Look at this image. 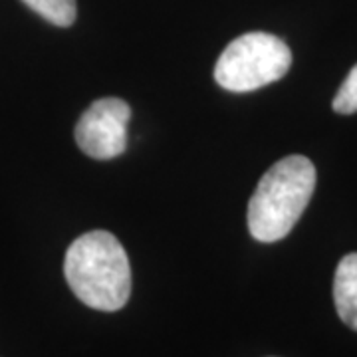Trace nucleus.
Returning <instances> with one entry per match:
<instances>
[{"label":"nucleus","mask_w":357,"mask_h":357,"mask_svg":"<svg viewBox=\"0 0 357 357\" xmlns=\"http://www.w3.org/2000/svg\"><path fill=\"white\" fill-rule=\"evenodd\" d=\"M64 276L79 302L100 312H117L131 296L126 248L107 230L77 236L64 258Z\"/></svg>","instance_id":"1"},{"label":"nucleus","mask_w":357,"mask_h":357,"mask_svg":"<svg viewBox=\"0 0 357 357\" xmlns=\"http://www.w3.org/2000/svg\"><path fill=\"white\" fill-rule=\"evenodd\" d=\"M316 189V167L304 155H290L268 169L248 203V230L258 243L286 238Z\"/></svg>","instance_id":"2"},{"label":"nucleus","mask_w":357,"mask_h":357,"mask_svg":"<svg viewBox=\"0 0 357 357\" xmlns=\"http://www.w3.org/2000/svg\"><path fill=\"white\" fill-rule=\"evenodd\" d=\"M290 66L292 52L284 40L268 32H246L218 56L215 79L220 88L244 93L282 79Z\"/></svg>","instance_id":"3"},{"label":"nucleus","mask_w":357,"mask_h":357,"mask_svg":"<svg viewBox=\"0 0 357 357\" xmlns=\"http://www.w3.org/2000/svg\"><path fill=\"white\" fill-rule=\"evenodd\" d=\"M131 107L119 98H102L89 105L76 126L77 147L91 159H115L128 147Z\"/></svg>","instance_id":"4"},{"label":"nucleus","mask_w":357,"mask_h":357,"mask_svg":"<svg viewBox=\"0 0 357 357\" xmlns=\"http://www.w3.org/2000/svg\"><path fill=\"white\" fill-rule=\"evenodd\" d=\"M333 302L342 321L357 332V252L344 256L335 268Z\"/></svg>","instance_id":"5"},{"label":"nucleus","mask_w":357,"mask_h":357,"mask_svg":"<svg viewBox=\"0 0 357 357\" xmlns=\"http://www.w3.org/2000/svg\"><path fill=\"white\" fill-rule=\"evenodd\" d=\"M28 8L54 26H72L76 20V0H22Z\"/></svg>","instance_id":"6"},{"label":"nucleus","mask_w":357,"mask_h":357,"mask_svg":"<svg viewBox=\"0 0 357 357\" xmlns=\"http://www.w3.org/2000/svg\"><path fill=\"white\" fill-rule=\"evenodd\" d=\"M332 107L335 114L342 115L356 114L357 112V64L349 70L342 88L335 93Z\"/></svg>","instance_id":"7"}]
</instances>
